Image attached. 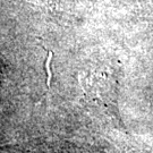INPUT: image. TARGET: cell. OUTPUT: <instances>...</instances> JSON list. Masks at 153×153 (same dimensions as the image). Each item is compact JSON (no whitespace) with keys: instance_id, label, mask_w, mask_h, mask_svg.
Instances as JSON below:
<instances>
[{"instance_id":"7a4b0ae2","label":"cell","mask_w":153,"mask_h":153,"mask_svg":"<svg viewBox=\"0 0 153 153\" xmlns=\"http://www.w3.org/2000/svg\"><path fill=\"white\" fill-rule=\"evenodd\" d=\"M52 56H53L52 51H49L48 57L45 59V64H44L45 71H47V91H49L50 84H51V77H52V73H51V59H52Z\"/></svg>"},{"instance_id":"6da1fadb","label":"cell","mask_w":153,"mask_h":153,"mask_svg":"<svg viewBox=\"0 0 153 153\" xmlns=\"http://www.w3.org/2000/svg\"><path fill=\"white\" fill-rule=\"evenodd\" d=\"M79 82L84 97L88 102L102 107L117 120H119L117 104L118 82L115 77L103 71H99L81 77Z\"/></svg>"}]
</instances>
